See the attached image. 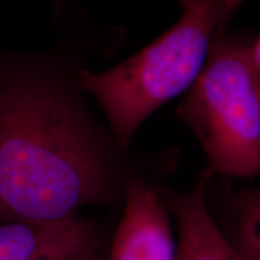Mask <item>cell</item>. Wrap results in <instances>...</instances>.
<instances>
[{"mask_svg": "<svg viewBox=\"0 0 260 260\" xmlns=\"http://www.w3.org/2000/svg\"><path fill=\"white\" fill-rule=\"evenodd\" d=\"M115 195L110 152L63 84L0 64V222H53Z\"/></svg>", "mask_w": 260, "mask_h": 260, "instance_id": "6da1fadb", "label": "cell"}, {"mask_svg": "<svg viewBox=\"0 0 260 260\" xmlns=\"http://www.w3.org/2000/svg\"><path fill=\"white\" fill-rule=\"evenodd\" d=\"M183 15L138 54L102 74L81 73L83 88L96 98L113 138L126 147L142 122L193 84L213 34L243 0H180Z\"/></svg>", "mask_w": 260, "mask_h": 260, "instance_id": "7a4b0ae2", "label": "cell"}, {"mask_svg": "<svg viewBox=\"0 0 260 260\" xmlns=\"http://www.w3.org/2000/svg\"><path fill=\"white\" fill-rule=\"evenodd\" d=\"M251 44L219 28L177 109L206 154V175L251 178L260 171V67Z\"/></svg>", "mask_w": 260, "mask_h": 260, "instance_id": "3957f363", "label": "cell"}, {"mask_svg": "<svg viewBox=\"0 0 260 260\" xmlns=\"http://www.w3.org/2000/svg\"><path fill=\"white\" fill-rule=\"evenodd\" d=\"M103 242L99 226L79 212L53 222H0V260H93Z\"/></svg>", "mask_w": 260, "mask_h": 260, "instance_id": "277c9868", "label": "cell"}, {"mask_svg": "<svg viewBox=\"0 0 260 260\" xmlns=\"http://www.w3.org/2000/svg\"><path fill=\"white\" fill-rule=\"evenodd\" d=\"M175 252L169 212L160 195L141 178H132L109 260H174Z\"/></svg>", "mask_w": 260, "mask_h": 260, "instance_id": "5b68a950", "label": "cell"}, {"mask_svg": "<svg viewBox=\"0 0 260 260\" xmlns=\"http://www.w3.org/2000/svg\"><path fill=\"white\" fill-rule=\"evenodd\" d=\"M176 220L178 245L174 260H245L234 251L211 216L206 203V181L186 193L159 194Z\"/></svg>", "mask_w": 260, "mask_h": 260, "instance_id": "8992f818", "label": "cell"}, {"mask_svg": "<svg viewBox=\"0 0 260 260\" xmlns=\"http://www.w3.org/2000/svg\"><path fill=\"white\" fill-rule=\"evenodd\" d=\"M229 228L224 235L245 260H260V191H237L229 204Z\"/></svg>", "mask_w": 260, "mask_h": 260, "instance_id": "52a82bcc", "label": "cell"}, {"mask_svg": "<svg viewBox=\"0 0 260 260\" xmlns=\"http://www.w3.org/2000/svg\"><path fill=\"white\" fill-rule=\"evenodd\" d=\"M93 260H107V259L105 258V256H104V255L102 254V253H99V254H98V255L95 256V258H94Z\"/></svg>", "mask_w": 260, "mask_h": 260, "instance_id": "ba28073f", "label": "cell"}]
</instances>
